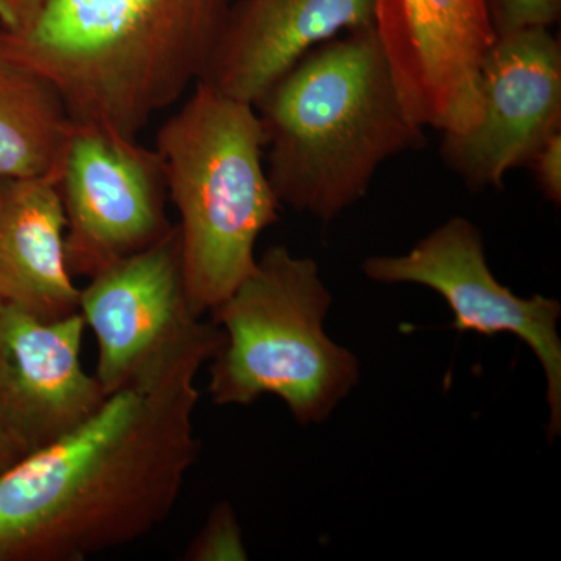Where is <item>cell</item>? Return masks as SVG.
Listing matches in <instances>:
<instances>
[{
  "instance_id": "obj_1",
  "label": "cell",
  "mask_w": 561,
  "mask_h": 561,
  "mask_svg": "<svg viewBox=\"0 0 561 561\" xmlns=\"http://www.w3.org/2000/svg\"><path fill=\"white\" fill-rule=\"evenodd\" d=\"M224 342L198 320L80 426L0 472V561H83L164 523L201 453L195 379Z\"/></svg>"
},
{
  "instance_id": "obj_2",
  "label": "cell",
  "mask_w": 561,
  "mask_h": 561,
  "mask_svg": "<svg viewBox=\"0 0 561 561\" xmlns=\"http://www.w3.org/2000/svg\"><path fill=\"white\" fill-rule=\"evenodd\" d=\"M236 0H47L0 54L57 90L77 127L138 138L205 73Z\"/></svg>"
},
{
  "instance_id": "obj_3",
  "label": "cell",
  "mask_w": 561,
  "mask_h": 561,
  "mask_svg": "<svg viewBox=\"0 0 561 561\" xmlns=\"http://www.w3.org/2000/svg\"><path fill=\"white\" fill-rule=\"evenodd\" d=\"M280 205L334 220L365 197L383 162L423 149L375 27L308 51L254 103Z\"/></svg>"
},
{
  "instance_id": "obj_4",
  "label": "cell",
  "mask_w": 561,
  "mask_h": 561,
  "mask_svg": "<svg viewBox=\"0 0 561 561\" xmlns=\"http://www.w3.org/2000/svg\"><path fill=\"white\" fill-rule=\"evenodd\" d=\"M154 150L180 217L187 302L203 319L253 273L257 239L279 220L264 131L251 103L197 81L161 125Z\"/></svg>"
},
{
  "instance_id": "obj_5",
  "label": "cell",
  "mask_w": 561,
  "mask_h": 561,
  "mask_svg": "<svg viewBox=\"0 0 561 561\" xmlns=\"http://www.w3.org/2000/svg\"><path fill=\"white\" fill-rule=\"evenodd\" d=\"M332 295L311 257L273 245L227 300L209 312L225 342L209 365L216 405L284 401L301 424L330 419L359 382V362L324 332Z\"/></svg>"
},
{
  "instance_id": "obj_6",
  "label": "cell",
  "mask_w": 561,
  "mask_h": 561,
  "mask_svg": "<svg viewBox=\"0 0 561 561\" xmlns=\"http://www.w3.org/2000/svg\"><path fill=\"white\" fill-rule=\"evenodd\" d=\"M66 216V262L88 279L173 230L157 150L138 138L76 127L58 180Z\"/></svg>"
},
{
  "instance_id": "obj_7",
  "label": "cell",
  "mask_w": 561,
  "mask_h": 561,
  "mask_svg": "<svg viewBox=\"0 0 561 561\" xmlns=\"http://www.w3.org/2000/svg\"><path fill=\"white\" fill-rule=\"evenodd\" d=\"M375 31L412 121L443 135L478 125L491 0H375Z\"/></svg>"
},
{
  "instance_id": "obj_8",
  "label": "cell",
  "mask_w": 561,
  "mask_h": 561,
  "mask_svg": "<svg viewBox=\"0 0 561 561\" xmlns=\"http://www.w3.org/2000/svg\"><path fill=\"white\" fill-rule=\"evenodd\" d=\"M368 278L383 284H419L437 291L454 313L451 328L485 337L513 334L540 360L548 386L549 440L561 432L560 301L522 298L501 284L486 264L482 232L472 221L453 217L400 256L364 262Z\"/></svg>"
},
{
  "instance_id": "obj_9",
  "label": "cell",
  "mask_w": 561,
  "mask_h": 561,
  "mask_svg": "<svg viewBox=\"0 0 561 561\" xmlns=\"http://www.w3.org/2000/svg\"><path fill=\"white\" fill-rule=\"evenodd\" d=\"M481 119L445 133L442 160L474 191L496 187L561 131V44L551 28L497 35L481 69Z\"/></svg>"
},
{
  "instance_id": "obj_10",
  "label": "cell",
  "mask_w": 561,
  "mask_h": 561,
  "mask_svg": "<svg viewBox=\"0 0 561 561\" xmlns=\"http://www.w3.org/2000/svg\"><path fill=\"white\" fill-rule=\"evenodd\" d=\"M80 312L43 320L0 302V430L24 456L60 440L106 400L84 370Z\"/></svg>"
},
{
  "instance_id": "obj_11",
  "label": "cell",
  "mask_w": 561,
  "mask_h": 561,
  "mask_svg": "<svg viewBox=\"0 0 561 561\" xmlns=\"http://www.w3.org/2000/svg\"><path fill=\"white\" fill-rule=\"evenodd\" d=\"M79 311L98 341V376L106 397L127 386L161 351L190 331L179 228L90 278Z\"/></svg>"
},
{
  "instance_id": "obj_12",
  "label": "cell",
  "mask_w": 561,
  "mask_h": 561,
  "mask_svg": "<svg viewBox=\"0 0 561 561\" xmlns=\"http://www.w3.org/2000/svg\"><path fill=\"white\" fill-rule=\"evenodd\" d=\"M367 27L375 0H236L198 81L254 105L308 51Z\"/></svg>"
},
{
  "instance_id": "obj_13",
  "label": "cell",
  "mask_w": 561,
  "mask_h": 561,
  "mask_svg": "<svg viewBox=\"0 0 561 561\" xmlns=\"http://www.w3.org/2000/svg\"><path fill=\"white\" fill-rule=\"evenodd\" d=\"M57 176L0 181V302L43 320L80 312Z\"/></svg>"
},
{
  "instance_id": "obj_14",
  "label": "cell",
  "mask_w": 561,
  "mask_h": 561,
  "mask_svg": "<svg viewBox=\"0 0 561 561\" xmlns=\"http://www.w3.org/2000/svg\"><path fill=\"white\" fill-rule=\"evenodd\" d=\"M76 127L49 81L0 54V181L60 180Z\"/></svg>"
},
{
  "instance_id": "obj_15",
  "label": "cell",
  "mask_w": 561,
  "mask_h": 561,
  "mask_svg": "<svg viewBox=\"0 0 561 561\" xmlns=\"http://www.w3.org/2000/svg\"><path fill=\"white\" fill-rule=\"evenodd\" d=\"M187 561H242L249 559L241 526L230 504L220 502L210 511L202 530L184 552Z\"/></svg>"
},
{
  "instance_id": "obj_16",
  "label": "cell",
  "mask_w": 561,
  "mask_h": 561,
  "mask_svg": "<svg viewBox=\"0 0 561 561\" xmlns=\"http://www.w3.org/2000/svg\"><path fill=\"white\" fill-rule=\"evenodd\" d=\"M560 13L561 0H491L497 35L530 27L551 28Z\"/></svg>"
},
{
  "instance_id": "obj_17",
  "label": "cell",
  "mask_w": 561,
  "mask_h": 561,
  "mask_svg": "<svg viewBox=\"0 0 561 561\" xmlns=\"http://www.w3.org/2000/svg\"><path fill=\"white\" fill-rule=\"evenodd\" d=\"M526 168L534 173L535 181L540 187L546 201L553 205L561 203V131L546 140L545 144L531 154Z\"/></svg>"
},
{
  "instance_id": "obj_18",
  "label": "cell",
  "mask_w": 561,
  "mask_h": 561,
  "mask_svg": "<svg viewBox=\"0 0 561 561\" xmlns=\"http://www.w3.org/2000/svg\"><path fill=\"white\" fill-rule=\"evenodd\" d=\"M47 0H0V31L22 33L31 28Z\"/></svg>"
},
{
  "instance_id": "obj_19",
  "label": "cell",
  "mask_w": 561,
  "mask_h": 561,
  "mask_svg": "<svg viewBox=\"0 0 561 561\" xmlns=\"http://www.w3.org/2000/svg\"><path fill=\"white\" fill-rule=\"evenodd\" d=\"M22 457L25 456L22 454L21 449L18 448L16 443L11 440L9 434L0 430V472L7 470L11 465L16 463Z\"/></svg>"
}]
</instances>
